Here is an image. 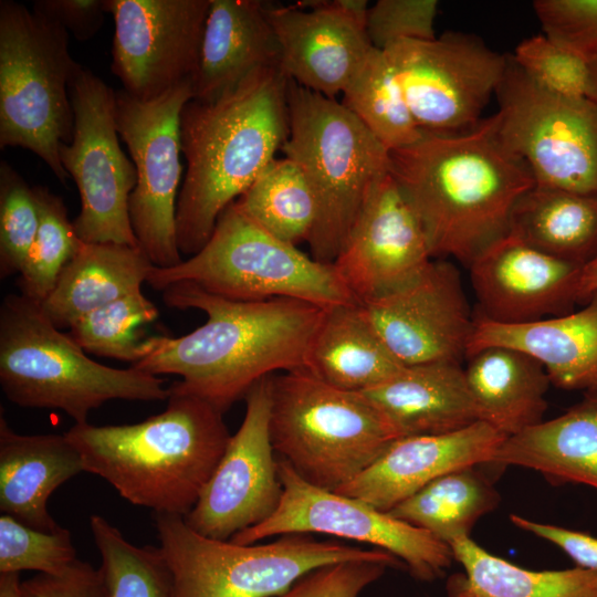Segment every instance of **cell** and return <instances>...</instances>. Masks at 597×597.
I'll list each match as a JSON object with an SVG mask.
<instances>
[{"mask_svg":"<svg viewBox=\"0 0 597 597\" xmlns=\"http://www.w3.org/2000/svg\"><path fill=\"white\" fill-rule=\"evenodd\" d=\"M161 292L168 307L202 311L207 321L180 337L146 338L144 356L133 367L156 376H180L171 388L197 396L221 412L272 373L306 367L326 310L289 297L233 301L188 281Z\"/></svg>","mask_w":597,"mask_h":597,"instance_id":"6da1fadb","label":"cell"},{"mask_svg":"<svg viewBox=\"0 0 597 597\" xmlns=\"http://www.w3.org/2000/svg\"><path fill=\"white\" fill-rule=\"evenodd\" d=\"M389 169L425 231L432 258L470 263L509 233L517 199L535 186L499 139L492 116L459 134L422 130L389 151Z\"/></svg>","mask_w":597,"mask_h":597,"instance_id":"7a4b0ae2","label":"cell"},{"mask_svg":"<svg viewBox=\"0 0 597 597\" xmlns=\"http://www.w3.org/2000/svg\"><path fill=\"white\" fill-rule=\"evenodd\" d=\"M287 84L280 66L256 71L212 102L190 100L180 115L187 170L176 229L180 253L196 254L219 216L276 157L289 135Z\"/></svg>","mask_w":597,"mask_h":597,"instance_id":"3957f363","label":"cell"},{"mask_svg":"<svg viewBox=\"0 0 597 597\" xmlns=\"http://www.w3.org/2000/svg\"><path fill=\"white\" fill-rule=\"evenodd\" d=\"M164 411L133 425L75 423L64 434L85 472L155 513L186 516L222 458L231 434L223 412L169 386Z\"/></svg>","mask_w":597,"mask_h":597,"instance_id":"277c9868","label":"cell"},{"mask_svg":"<svg viewBox=\"0 0 597 597\" xmlns=\"http://www.w3.org/2000/svg\"><path fill=\"white\" fill-rule=\"evenodd\" d=\"M0 385L11 402L60 409L75 423L87 422L88 413L109 400L154 401L170 394L156 375L87 357L39 302L21 293L8 294L0 305Z\"/></svg>","mask_w":597,"mask_h":597,"instance_id":"5b68a950","label":"cell"},{"mask_svg":"<svg viewBox=\"0 0 597 597\" xmlns=\"http://www.w3.org/2000/svg\"><path fill=\"white\" fill-rule=\"evenodd\" d=\"M271 442L306 482L328 490L353 481L398 436L363 392L303 367L271 376Z\"/></svg>","mask_w":597,"mask_h":597,"instance_id":"8992f818","label":"cell"},{"mask_svg":"<svg viewBox=\"0 0 597 597\" xmlns=\"http://www.w3.org/2000/svg\"><path fill=\"white\" fill-rule=\"evenodd\" d=\"M289 135L281 148L304 172L318 206L311 256L333 263L389 150L342 102L289 80Z\"/></svg>","mask_w":597,"mask_h":597,"instance_id":"52a82bcc","label":"cell"},{"mask_svg":"<svg viewBox=\"0 0 597 597\" xmlns=\"http://www.w3.org/2000/svg\"><path fill=\"white\" fill-rule=\"evenodd\" d=\"M160 549L170 569L174 597H273L306 573L348 561L404 563L388 552L339 540L293 533L263 544H237L195 532L184 516L155 513Z\"/></svg>","mask_w":597,"mask_h":597,"instance_id":"ba28073f","label":"cell"},{"mask_svg":"<svg viewBox=\"0 0 597 597\" xmlns=\"http://www.w3.org/2000/svg\"><path fill=\"white\" fill-rule=\"evenodd\" d=\"M69 44L70 33L56 22L0 1V148L31 150L62 184L70 176L59 147L72 138L69 88L81 67Z\"/></svg>","mask_w":597,"mask_h":597,"instance_id":"9c48e42d","label":"cell"},{"mask_svg":"<svg viewBox=\"0 0 597 597\" xmlns=\"http://www.w3.org/2000/svg\"><path fill=\"white\" fill-rule=\"evenodd\" d=\"M188 281L233 301L296 298L324 308L358 302L333 263H323L272 235L235 202L219 216L211 237L171 268L154 266L147 283L157 291Z\"/></svg>","mask_w":597,"mask_h":597,"instance_id":"30bf717a","label":"cell"},{"mask_svg":"<svg viewBox=\"0 0 597 597\" xmlns=\"http://www.w3.org/2000/svg\"><path fill=\"white\" fill-rule=\"evenodd\" d=\"M492 115L503 146L530 169L535 185L597 195V105L552 93L509 55Z\"/></svg>","mask_w":597,"mask_h":597,"instance_id":"8fae6325","label":"cell"},{"mask_svg":"<svg viewBox=\"0 0 597 597\" xmlns=\"http://www.w3.org/2000/svg\"><path fill=\"white\" fill-rule=\"evenodd\" d=\"M69 91L73 133L60 145L59 156L81 197L75 231L85 243L138 247L128 211L137 174L119 145L116 91L82 65Z\"/></svg>","mask_w":597,"mask_h":597,"instance_id":"7c38bea8","label":"cell"},{"mask_svg":"<svg viewBox=\"0 0 597 597\" xmlns=\"http://www.w3.org/2000/svg\"><path fill=\"white\" fill-rule=\"evenodd\" d=\"M283 494L276 511L261 524L230 541L254 544L284 534H323L383 549L400 559L417 580L431 583L451 566V547L425 530L402 522L371 504L303 480L277 458Z\"/></svg>","mask_w":597,"mask_h":597,"instance_id":"4fadbf2b","label":"cell"},{"mask_svg":"<svg viewBox=\"0 0 597 597\" xmlns=\"http://www.w3.org/2000/svg\"><path fill=\"white\" fill-rule=\"evenodd\" d=\"M192 98L186 81L151 101L116 91V126L135 165L128 211L138 247L156 268L180 263L176 209L180 191V115Z\"/></svg>","mask_w":597,"mask_h":597,"instance_id":"5bb4252c","label":"cell"},{"mask_svg":"<svg viewBox=\"0 0 597 597\" xmlns=\"http://www.w3.org/2000/svg\"><path fill=\"white\" fill-rule=\"evenodd\" d=\"M383 51L418 126L437 134L463 133L482 121L509 60L476 35L458 31L428 41L401 40Z\"/></svg>","mask_w":597,"mask_h":597,"instance_id":"9a60e30c","label":"cell"},{"mask_svg":"<svg viewBox=\"0 0 597 597\" xmlns=\"http://www.w3.org/2000/svg\"><path fill=\"white\" fill-rule=\"evenodd\" d=\"M211 0H105L113 74L140 101L193 81Z\"/></svg>","mask_w":597,"mask_h":597,"instance_id":"2e32d148","label":"cell"},{"mask_svg":"<svg viewBox=\"0 0 597 597\" xmlns=\"http://www.w3.org/2000/svg\"><path fill=\"white\" fill-rule=\"evenodd\" d=\"M271 376L245 395V415L238 431L231 434L197 503L184 516L201 535L231 540L268 520L280 505L283 486L270 436Z\"/></svg>","mask_w":597,"mask_h":597,"instance_id":"e0dca14e","label":"cell"},{"mask_svg":"<svg viewBox=\"0 0 597 597\" xmlns=\"http://www.w3.org/2000/svg\"><path fill=\"white\" fill-rule=\"evenodd\" d=\"M365 316L390 353L404 365L461 363L474 317L457 268L431 260L415 279L360 302Z\"/></svg>","mask_w":597,"mask_h":597,"instance_id":"ac0fdd59","label":"cell"},{"mask_svg":"<svg viewBox=\"0 0 597 597\" xmlns=\"http://www.w3.org/2000/svg\"><path fill=\"white\" fill-rule=\"evenodd\" d=\"M432 259L418 216L389 169L371 186L333 265L360 303L408 283Z\"/></svg>","mask_w":597,"mask_h":597,"instance_id":"d6986e66","label":"cell"},{"mask_svg":"<svg viewBox=\"0 0 597 597\" xmlns=\"http://www.w3.org/2000/svg\"><path fill=\"white\" fill-rule=\"evenodd\" d=\"M265 3L280 49V67L298 85L336 98L373 50L366 0Z\"/></svg>","mask_w":597,"mask_h":597,"instance_id":"ffe728a7","label":"cell"},{"mask_svg":"<svg viewBox=\"0 0 597 597\" xmlns=\"http://www.w3.org/2000/svg\"><path fill=\"white\" fill-rule=\"evenodd\" d=\"M478 315L523 324L573 312L583 265L547 255L507 233L469 265Z\"/></svg>","mask_w":597,"mask_h":597,"instance_id":"44dd1931","label":"cell"},{"mask_svg":"<svg viewBox=\"0 0 597 597\" xmlns=\"http://www.w3.org/2000/svg\"><path fill=\"white\" fill-rule=\"evenodd\" d=\"M505 439L485 421L442 434L398 438L362 474L335 492L389 512L446 473L490 463Z\"/></svg>","mask_w":597,"mask_h":597,"instance_id":"7402d4cb","label":"cell"},{"mask_svg":"<svg viewBox=\"0 0 597 597\" xmlns=\"http://www.w3.org/2000/svg\"><path fill=\"white\" fill-rule=\"evenodd\" d=\"M570 313L523 324H501L480 315L467 357L489 346L524 352L542 364L551 383L566 390L597 387V291Z\"/></svg>","mask_w":597,"mask_h":597,"instance_id":"603a6c76","label":"cell"},{"mask_svg":"<svg viewBox=\"0 0 597 597\" xmlns=\"http://www.w3.org/2000/svg\"><path fill=\"white\" fill-rule=\"evenodd\" d=\"M363 394L398 438L442 434L481 421L461 363L404 366Z\"/></svg>","mask_w":597,"mask_h":597,"instance_id":"cb8c5ba5","label":"cell"},{"mask_svg":"<svg viewBox=\"0 0 597 597\" xmlns=\"http://www.w3.org/2000/svg\"><path fill=\"white\" fill-rule=\"evenodd\" d=\"M272 66H280V49L265 3L211 0L191 100L212 102Z\"/></svg>","mask_w":597,"mask_h":597,"instance_id":"d4e9b609","label":"cell"},{"mask_svg":"<svg viewBox=\"0 0 597 597\" xmlns=\"http://www.w3.org/2000/svg\"><path fill=\"white\" fill-rule=\"evenodd\" d=\"M84 471L80 452L65 434H20L0 413V511L30 527L61 526L48 510L52 493Z\"/></svg>","mask_w":597,"mask_h":597,"instance_id":"484cf974","label":"cell"},{"mask_svg":"<svg viewBox=\"0 0 597 597\" xmlns=\"http://www.w3.org/2000/svg\"><path fill=\"white\" fill-rule=\"evenodd\" d=\"M489 464L521 467L561 485L597 489V398H585L561 416L507 437Z\"/></svg>","mask_w":597,"mask_h":597,"instance_id":"4316f807","label":"cell"},{"mask_svg":"<svg viewBox=\"0 0 597 597\" xmlns=\"http://www.w3.org/2000/svg\"><path fill=\"white\" fill-rule=\"evenodd\" d=\"M154 266L139 247L82 242L41 307L59 329L71 328L92 311L139 291Z\"/></svg>","mask_w":597,"mask_h":597,"instance_id":"83f0119b","label":"cell"},{"mask_svg":"<svg viewBox=\"0 0 597 597\" xmlns=\"http://www.w3.org/2000/svg\"><path fill=\"white\" fill-rule=\"evenodd\" d=\"M467 358L464 374L481 421L506 438L543 421L552 383L541 363L506 346L484 347Z\"/></svg>","mask_w":597,"mask_h":597,"instance_id":"f1b7e54d","label":"cell"},{"mask_svg":"<svg viewBox=\"0 0 597 597\" xmlns=\"http://www.w3.org/2000/svg\"><path fill=\"white\" fill-rule=\"evenodd\" d=\"M402 367L365 316L359 302L325 310L306 366L317 377L337 388L363 392Z\"/></svg>","mask_w":597,"mask_h":597,"instance_id":"f546056e","label":"cell"},{"mask_svg":"<svg viewBox=\"0 0 597 597\" xmlns=\"http://www.w3.org/2000/svg\"><path fill=\"white\" fill-rule=\"evenodd\" d=\"M509 233L547 255L584 266L597 255V195L535 185L515 202Z\"/></svg>","mask_w":597,"mask_h":597,"instance_id":"4dcf8cb0","label":"cell"},{"mask_svg":"<svg viewBox=\"0 0 597 597\" xmlns=\"http://www.w3.org/2000/svg\"><path fill=\"white\" fill-rule=\"evenodd\" d=\"M463 573L446 584L448 597H597V572L533 570L494 555L469 537L449 544Z\"/></svg>","mask_w":597,"mask_h":597,"instance_id":"1f68e13d","label":"cell"},{"mask_svg":"<svg viewBox=\"0 0 597 597\" xmlns=\"http://www.w3.org/2000/svg\"><path fill=\"white\" fill-rule=\"evenodd\" d=\"M478 467L434 479L388 513L448 545L469 537L475 523L495 510L501 500L492 480Z\"/></svg>","mask_w":597,"mask_h":597,"instance_id":"d6a6232c","label":"cell"},{"mask_svg":"<svg viewBox=\"0 0 597 597\" xmlns=\"http://www.w3.org/2000/svg\"><path fill=\"white\" fill-rule=\"evenodd\" d=\"M234 202L265 231L296 247L308 242L318 217L308 180L284 156L273 158Z\"/></svg>","mask_w":597,"mask_h":597,"instance_id":"836d02e7","label":"cell"},{"mask_svg":"<svg viewBox=\"0 0 597 597\" xmlns=\"http://www.w3.org/2000/svg\"><path fill=\"white\" fill-rule=\"evenodd\" d=\"M342 104L389 150L417 142L418 126L395 69L383 50L373 48L344 90Z\"/></svg>","mask_w":597,"mask_h":597,"instance_id":"e575fe53","label":"cell"},{"mask_svg":"<svg viewBox=\"0 0 597 597\" xmlns=\"http://www.w3.org/2000/svg\"><path fill=\"white\" fill-rule=\"evenodd\" d=\"M90 526L106 597H174L172 576L160 547L132 544L98 514L91 516Z\"/></svg>","mask_w":597,"mask_h":597,"instance_id":"d590c367","label":"cell"},{"mask_svg":"<svg viewBox=\"0 0 597 597\" xmlns=\"http://www.w3.org/2000/svg\"><path fill=\"white\" fill-rule=\"evenodd\" d=\"M40 223L18 277L22 295L41 303L78 251L82 240L63 199L42 186L34 187Z\"/></svg>","mask_w":597,"mask_h":597,"instance_id":"8d00e7d4","label":"cell"},{"mask_svg":"<svg viewBox=\"0 0 597 597\" xmlns=\"http://www.w3.org/2000/svg\"><path fill=\"white\" fill-rule=\"evenodd\" d=\"M158 315L157 306L139 290L86 314L67 334L84 352L134 365L145 353L138 328Z\"/></svg>","mask_w":597,"mask_h":597,"instance_id":"74e56055","label":"cell"},{"mask_svg":"<svg viewBox=\"0 0 597 597\" xmlns=\"http://www.w3.org/2000/svg\"><path fill=\"white\" fill-rule=\"evenodd\" d=\"M77 559L67 528L40 531L0 515V574L35 570L59 576Z\"/></svg>","mask_w":597,"mask_h":597,"instance_id":"f35d334b","label":"cell"},{"mask_svg":"<svg viewBox=\"0 0 597 597\" xmlns=\"http://www.w3.org/2000/svg\"><path fill=\"white\" fill-rule=\"evenodd\" d=\"M40 223L34 187L7 161L0 165V279L19 274Z\"/></svg>","mask_w":597,"mask_h":597,"instance_id":"ab89813d","label":"cell"},{"mask_svg":"<svg viewBox=\"0 0 597 597\" xmlns=\"http://www.w3.org/2000/svg\"><path fill=\"white\" fill-rule=\"evenodd\" d=\"M512 57L520 69L543 88L566 97L588 98L589 63L545 34L521 41Z\"/></svg>","mask_w":597,"mask_h":597,"instance_id":"60d3db41","label":"cell"},{"mask_svg":"<svg viewBox=\"0 0 597 597\" xmlns=\"http://www.w3.org/2000/svg\"><path fill=\"white\" fill-rule=\"evenodd\" d=\"M544 34L588 63L597 56V0H536Z\"/></svg>","mask_w":597,"mask_h":597,"instance_id":"b9f144b4","label":"cell"},{"mask_svg":"<svg viewBox=\"0 0 597 597\" xmlns=\"http://www.w3.org/2000/svg\"><path fill=\"white\" fill-rule=\"evenodd\" d=\"M436 0H379L368 10L366 30L378 50L401 40L436 39Z\"/></svg>","mask_w":597,"mask_h":597,"instance_id":"7bdbcfd3","label":"cell"},{"mask_svg":"<svg viewBox=\"0 0 597 597\" xmlns=\"http://www.w3.org/2000/svg\"><path fill=\"white\" fill-rule=\"evenodd\" d=\"M391 566L377 561H348L315 568L273 597H358Z\"/></svg>","mask_w":597,"mask_h":597,"instance_id":"ee69618b","label":"cell"},{"mask_svg":"<svg viewBox=\"0 0 597 597\" xmlns=\"http://www.w3.org/2000/svg\"><path fill=\"white\" fill-rule=\"evenodd\" d=\"M21 588L24 597H106L100 568L80 559L62 575L38 574Z\"/></svg>","mask_w":597,"mask_h":597,"instance_id":"f6af8a7d","label":"cell"},{"mask_svg":"<svg viewBox=\"0 0 597 597\" xmlns=\"http://www.w3.org/2000/svg\"><path fill=\"white\" fill-rule=\"evenodd\" d=\"M32 11L56 22L78 41L92 39L105 21V0H38Z\"/></svg>","mask_w":597,"mask_h":597,"instance_id":"bcb514c9","label":"cell"},{"mask_svg":"<svg viewBox=\"0 0 597 597\" xmlns=\"http://www.w3.org/2000/svg\"><path fill=\"white\" fill-rule=\"evenodd\" d=\"M510 520L520 530L556 545L575 563V566L597 572L596 536L554 524L536 522L517 514H511Z\"/></svg>","mask_w":597,"mask_h":597,"instance_id":"7dc6e473","label":"cell"},{"mask_svg":"<svg viewBox=\"0 0 597 597\" xmlns=\"http://www.w3.org/2000/svg\"><path fill=\"white\" fill-rule=\"evenodd\" d=\"M597 291V255L583 266L579 279V295L586 302L591 293Z\"/></svg>","mask_w":597,"mask_h":597,"instance_id":"c3c4849f","label":"cell"},{"mask_svg":"<svg viewBox=\"0 0 597 597\" xmlns=\"http://www.w3.org/2000/svg\"><path fill=\"white\" fill-rule=\"evenodd\" d=\"M0 597H24L19 573L0 574Z\"/></svg>","mask_w":597,"mask_h":597,"instance_id":"681fc988","label":"cell"},{"mask_svg":"<svg viewBox=\"0 0 597 597\" xmlns=\"http://www.w3.org/2000/svg\"><path fill=\"white\" fill-rule=\"evenodd\" d=\"M590 67V98L597 105V56L589 62Z\"/></svg>","mask_w":597,"mask_h":597,"instance_id":"f907efd6","label":"cell"},{"mask_svg":"<svg viewBox=\"0 0 597 597\" xmlns=\"http://www.w3.org/2000/svg\"><path fill=\"white\" fill-rule=\"evenodd\" d=\"M585 394H589L591 396H594L595 398H597V387L593 390H589V391H586Z\"/></svg>","mask_w":597,"mask_h":597,"instance_id":"816d5d0a","label":"cell"}]
</instances>
